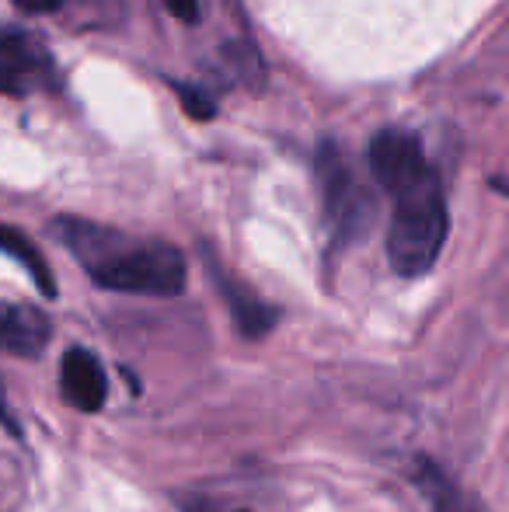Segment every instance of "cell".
I'll list each match as a JSON object with an SVG mask.
<instances>
[{"instance_id":"6da1fadb","label":"cell","mask_w":509,"mask_h":512,"mask_svg":"<svg viewBox=\"0 0 509 512\" xmlns=\"http://www.w3.org/2000/svg\"><path fill=\"white\" fill-rule=\"evenodd\" d=\"M49 230L102 290L133 293V297H175L185 290L189 269L175 244L150 241V237L143 241L81 216H56Z\"/></svg>"},{"instance_id":"7a4b0ae2","label":"cell","mask_w":509,"mask_h":512,"mask_svg":"<svg viewBox=\"0 0 509 512\" xmlns=\"http://www.w3.org/2000/svg\"><path fill=\"white\" fill-rule=\"evenodd\" d=\"M394 203L391 227H387V258L391 269L405 279L426 276L447 244L450 213L447 196L436 171H422L419 178L387 192Z\"/></svg>"},{"instance_id":"3957f363","label":"cell","mask_w":509,"mask_h":512,"mask_svg":"<svg viewBox=\"0 0 509 512\" xmlns=\"http://www.w3.org/2000/svg\"><path fill=\"white\" fill-rule=\"evenodd\" d=\"M318 178H321V192H325V213L335 230V241L339 244L360 241L370 230L374 213H377L374 192L367 189V182L356 175L353 164H349L332 143L321 147Z\"/></svg>"},{"instance_id":"277c9868","label":"cell","mask_w":509,"mask_h":512,"mask_svg":"<svg viewBox=\"0 0 509 512\" xmlns=\"http://www.w3.org/2000/svg\"><path fill=\"white\" fill-rule=\"evenodd\" d=\"M367 164L370 175L377 178V185L384 192H394L398 185L412 182L422 171H429L419 136L408 133V129H381L367 147Z\"/></svg>"},{"instance_id":"5b68a950","label":"cell","mask_w":509,"mask_h":512,"mask_svg":"<svg viewBox=\"0 0 509 512\" xmlns=\"http://www.w3.org/2000/svg\"><path fill=\"white\" fill-rule=\"evenodd\" d=\"M60 394L84 415H95L109 401V373L102 359L84 345H70L60 359Z\"/></svg>"},{"instance_id":"8992f818","label":"cell","mask_w":509,"mask_h":512,"mask_svg":"<svg viewBox=\"0 0 509 512\" xmlns=\"http://www.w3.org/2000/svg\"><path fill=\"white\" fill-rule=\"evenodd\" d=\"M49 74V56L21 28H0V91L25 95L39 77Z\"/></svg>"},{"instance_id":"52a82bcc","label":"cell","mask_w":509,"mask_h":512,"mask_svg":"<svg viewBox=\"0 0 509 512\" xmlns=\"http://www.w3.org/2000/svg\"><path fill=\"white\" fill-rule=\"evenodd\" d=\"M210 276H213V283H217V293L224 297L227 310H231L234 324H238V331L245 338H265L279 324V310L272 304H265L258 293H252L245 283H241V279H234L217 258H210Z\"/></svg>"},{"instance_id":"ba28073f","label":"cell","mask_w":509,"mask_h":512,"mask_svg":"<svg viewBox=\"0 0 509 512\" xmlns=\"http://www.w3.org/2000/svg\"><path fill=\"white\" fill-rule=\"evenodd\" d=\"M53 338V321L32 304L0 300V352L18 359H35Z\"/></svg>"},{"instance_id":"9c48e42d","label":"cell","mask_w":509,"mask_h":512,"mask_svg":"<svg viewBox=\"0 0 509 512\" xmlns=\"http://www.w3.org/2000/svg\"><path fill=\"white\" fill-rule=\"evenodd\" d=\"M0 251H4V255H11L14 262H18L21 269L28 272V279H32L35 286H39L42 297H49V300L56 297L53 269H49L46 255H42V251L35 248V241L25 234V230L11 227V223H0Z\"/></svg>"},{"instance_id":"30bf717a","label":"cell","mask_w":509,"mask_h":512,"mask_svg":"<svg viewBox=\"0 0 509 512\" xmlns=\"http://www.w3.org/2000/svg\"><path fill=\"white\" fill-rule=\"evenodd\" d=\"M419 488H422V499L429 502L433 512H482L468 495L461 492L457 481H450L433 460H419Z\"/></svg>"},{"instance_id":"8fae6325","label":"cell","mask_w":509,"mask_h":512,"mask_svg":"<svg viewBox=\"0 0 509 512\" xmlns=\"http://www.w3.org/2000/svg\"><path fill=\"white\" fill-rule=\"evenodd\" d=\"M224 56H227V63L238 70L241 81L252 84L255 91H262L265 67H262V56H258V49L245 46V42H231V46H224Z\"/></svg>"},{"instance_id":"7c38bea8","label":"cell","mask_w":509,"mask_h":512,"mask_svg":"<svg viewBox=\"0 0 509 512\" xmlns=\"http://www.w3.org/2000/svg\"><path fill=\"white\" fill-rule=\"evenodd\" d=\"M175 95H178V102H182L185 112L192 115V119H213L217 115V102H213L210 95H206L203 88H196V84H182L178 81L175 84Z\"/></svg>"},{"instance_id":"4fadbf2b","label":"cell","mask_w":509,"mask_h":512,"mask_svg":"<svg viewBox=\"0 0 509 512\" xmlns=\"http://www.w3.org/2000/svg\"><path fill=\"white\" fill-rule=\"evenodd\" d=\"M182 512H248V509H241V506H227V502L203 499V495H196V499L182 502Z\"/></svg>"},{"instance_id":"5bb4252c","label":"cell","mask_w":509,"mask_h":512,"mask_svg":"<svg viewBox=\"0 0 509 512\" xmlns=\"http://www.w3.org/2000/svg\"><path fill=\"white\" fill-rule=\"evenodd\" d=\"M0 425H4L14 439H21V425H18V418H14V411H11V401H7V394H4V384H0Z\"/></svg>"},{"instance_id":"9a60e30c","label":"cell","mask_w":509,"mask_h":512,"mask_svg":"<svg viewBox=\"0 0 509 512\" xmlns=\"http://www.w3.org/2000/svg\"><path fill=\"white\" fill-rule=\"evenodd\" d=\"M168 11L175 14L178 21H196L199 18V0H164Z\"/></svg>"},{"instance_id":"2e32d148","label":"cell","mask_w":509,"mask_h":512,"mask_svg":"<svg viewBox=\"0 0 509 512\" xmlns=\"http://www.w3.org/2000/svg\"><path fill=\"white\" fill-rule=\"evenodd\" d=\"M14 4H18L21 11H28V14H53V11H60V7H63V0H14Z\"/></svg>"}]
</instances>
